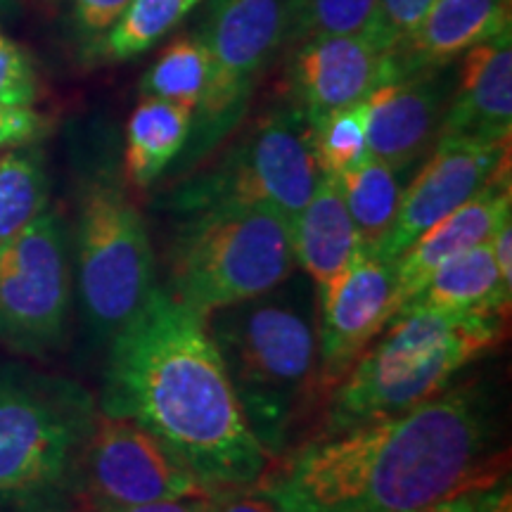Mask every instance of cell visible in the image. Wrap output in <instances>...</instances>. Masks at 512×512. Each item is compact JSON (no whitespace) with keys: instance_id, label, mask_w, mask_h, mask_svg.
<instances>
[{"instance_id":"6da1fadb","label":"cell","mask_w":512,"mask_h":512,"mask_svg":"<svg viewBox=\"0 0 512 512\" xmlns=\"http://www.w3.org/2000/svg\"><path fill=\"white\" fill-rule=\"evenodd\" d=\"M505 458L486 389L460 384L389 418L313 434L254 486L283 512H420L496 486Z\"/></svg>"},{"instance_id":"7a4b0ae2","label":"cell","mask_w":512,"mask_h":512,"mask_svg":"<svg viewBox=\"0 0 512 512\" xmlns=\"http://www.w3.org/2000/svg\"><path fill=\"white\" fill-rule=\"evenodd\" d=\"M100 411L147 427L214 491L252 486L271 465L204 318L164 287L112 337Z\"/></svg>"},{"instance_id":"3957f363","label":"cell","mask_w":512,"mask_h":512,"mask_svg":"<svg viewBox=\"0 0 512 512\" xmlns=\"http://www.w3.org/2000/svg\"><path fill=\"white\" fill-rule=\"evenodd\" d=\"M249 430L271 460L292 448L294 430L318 394V294L306 275L204 318Z\"/></svg>"},{"instance_id":"277c9868","label":"cell","mask_w":512,"mask_h":512,"mask_svg":"<svg viewBox=\"0 0 512 512\" xmlns=\"http://www.w3.org/2000/svg\"><path fill=\"white\" fill-rule=\"evenodd\" d=\"M505 318L494 313L403 309L363 351L325 401L318 434H335L430 401L501 344Z\"/></svg>"},{"instance_id":"5b68a950","label":"cell","mask_w":512,"mask_h":512,"mask_svg":"<svg viewBox=\"0 0 512 512\" xmlns=\"http://www.w3.org/2000/svg\"><path fill=\"white\" fill-rule=\"evenodd\" d=\"M292 221L266 204L185 214L169 247L164 290L200 318L283 285L294 273Z\"/></svg>"},{"instance_id":"8992f818","label":"cell","mask_w":512,"mask_h":512,"mask_svg":"<svg viewBox=\"0 0 512 512\" xmlns=\"http://www.w3.org/2000/svg\"><path fill=\"white\" fill-rule=\"evenodd\" d=\"M155 287V249L136 204L117 185L93 183L76 226V292L91 335L110 344Z\"/></svg>"},{"instance_id":"52a82bcc","label":"cell","mask_w":512,"mask_h":512,"mask_svg":"<svg viewBox=\"0 0 512 512\" xmlns=\"http://www.w3.org/2000/svg\"><path fill=\"white\" fill-rule=\"evenodd\" d=\"M93 415L76 384L0 368V498H29L69 479Z\"/></svg>"},{"instance_id":"ba28073f","label":"cell","mask_w":512,"mask_h":512,"mask_svg":"<svg viewBox=\"0 0 512 512\" xmlns=\"http://www.w3.org/2000/svg\"><path fill=\"white\" fill-rule=\"evenodd\" d=\"M320 176L311 124L292 107L261 119L211 174L183 185L171 200L183 216L219 204H266L294 221Z\"/></svg>"},{"instance_id":"9c48e42d","label":"cell","mask_w":512,"mask_h":512,"mask_svg":"<svg viewBox=\"0 0 512 512\" xmlns=\"http://www.w3.org/2000/svg\"><path fill=\"white\" fill-rule=\"evenodd\" d=\"M72 261L55 211L0 242V342L24 356H48L67 337Z\"/></svg>"},{"instance_id":"30bf717a","label":"cell","mask_w":512,"mask_h":512,"mask_svg":"<svg viewBox=\"0 0 512 512\" xmlns=\"http://www.w3.org/2000/svg\"><path fill=\"white\" fill-rule=\"evenodd\" d=\"M287 34V0H214L200 41L209 55L207 88L192 114V152L230 133L245 112L256 76Z\"/></svg>"},{"instance_id":"8fae6325","label":"cell","mask_w":512,"mask_h":512,"mask_svg":"<svg viewBox=\"0 0 512 512\" xmlns=\"http://www.w3.org/2000/svg\"><path fill=\"white\" fill-rule=\"evenodd\" d=\"M69 477L76 479V501L88 508L214 494V489L147 427L102 411L93 415V425Z\"/></svg>"},{"instance_id":"7c38bea8","label":"cell","mask_w":512,"mask_h":512,"mask_svg":"<svg viewBox=\"0 0 512 512\" xmlns=\"http://www.w3.org/2000/svg\"><path fill=\"white\" fill-rule=\"evenodd\" d=\"M318 294V394L328 401L373 339L392 320L394 261L358 249Z\"/></svg>"},{"instance_id":"4fadbf2b","label":"cell","mask_w":512,"mask_h":512,"mask_svg":"<svg viewBox=\"0 0 512 512\" xmlns=\"http://www.w3.org/2000/svg\"><path fill=\"white\" fill-rule=\"evenodd\" d=\"M505 169H510V140L441 133L432 157L403 188L399 214L377 254L394 261L427 228L463 207Z\"/></svg>"},{"instance_id":"5bb4252c","label":"cell","mask_w":512,"mask_h":512,"mask_svg":"<svg viewBox=\"0 0 512 512\" xmlns=\"http://www.w3.org/2000/svg\"><path fill=\"white\" fill-rule=\"evenodd\" d=\"M444 69L382 83L368 95V157L406 171L437 143L451 98Z\"/></svg>"},{"instance_id":"9a60e30c","label":"cell","mask_w":512,"mask_h":512,"mask_svg":"<svg viewBox=\"0 0 512 512\" xmlns=\"http://www.w3.org/2000/svg\"><path fill=\"white\" fill-rule=\"evenodd\" d=\"M510 207V169H505L498 171L472 200L434 223L411 247L403 249L394 259L392 318L418 297L441 266L494 238L496 230L512 219Z\"/></svg>"},{"instance_id":"2e32d148","label":"cell","mask_w":512,"mask_h":512,"mask_svg":"<svg viewBox=\"0 0 512 512\" xmlns=\"http://www.w3.org/2000/svg\"><path fill=\"white\" fill-rule=\"evenodd\" d=\"M297 110L313 126L387 83L384 53L366 36H328L299 43L290 64Z\"/></svg>"},{"instance_id":"e0dca14e","label":"cell","mask_w":512,"mask_h":512,"mask_svg":"<svg viewBox=\"0 0 512 512\" xmlns=\"http://www.w3.org/2000/svg\"><path fill=\"white\" fill-rule=\"evenodd\" d=\"M510 29V0H437L415 27L384 53L387 83L446 69L467 50Z\"/></svg>"},{"instance_id":"ac0fdd59","label":"cell","mask_w":512,"mask_h":512,"mask_svg":"<svg viewBox=\"0 0 512 512\" xmlns=\"http://www.w3.org/2000/svg\"><path fill=\"white\" fill-rule=\"evenodd\" d=\"M512 34L505 29L465 53L463 72L448 100L441 133L510 140Z\"/></svg>"},{"instance_id":"d6986e66","label":"cell","mask_w":512,"mask_h":512,"mask_svg":"<svg viewBox=\"0 0 512 512\" xmlns=\"http://www.w3.org/2000/svg\"><path fill=\"white\" fill-rule=\"evenodd\" d=\"M292 249L294 261L316 290L339 278L361 249L335 176H320L311 200L292 221Z\"/></svg>"},{"instance_id":"ffe728a7","label":"cell","mask_w":512,"mask_h":512,"mask_svg":"<svg viewBox=\"0 0 512 512\" xmlns=\"http://www.w3.org/2000/svg\"><path fill=\"white\" fill-rule=\"evenodd\" d=\"M512 292L498 278L489 242L456 256L432 275L418 297L403 309L439 313H494L508 316ZM401 309V311H403Z\"/></svg>"},{"instance_id":"44dd1931","label":"cell","mask_w":512,"mask_h":512,"mask_svg":"<svg viewBox=\"0 0 512 512\" xmlns=\"http://www.w3.org/2000/svg\"><path fill=\"white\" fill-rule=\"evenodd\" d=\"M192 110L159 98H143L126 126L124 169L133 188L145 190L164 174L190 140Z\"/></svg>"},{"instance_id":"7402d4cb","label":"cell","mask_w":512,"mask_h":512,"mask_svg":"<svg viewBox=\"0 0 512 512\" xmlns=\"http://www.w3.org/2000/svg\"><path fill=\"white\" fill-rule=\"evenodd\" d=\"M344 204L354 221L361 249L375 252L392 230L403 195L401 171L368 157L349 174L339 176Z\"/></svg>"},{"instance_id":"603a6c76","label":"cell","mask_w":512,"mask_h":512,"mask_svg":"<svg viewBox=\"0 0 512 512\" xmlns=\"http://www.w3.org/2000/svg\"><path fill=\"white\" fill-rule=\"evenodd\" d=\"M50 183L41 152L10 150L0 155V242L10 240L48 207Z\"/></svg>"},{"instance_id":"cb8c5ba5","label":"cell","mask_w":512,"mask_h":512,"mask_svg":"<svg viewBox=\"0 0 512 512\" xmlns=\"http://www.w3.org/2000/svg\"><path fill=\"white\" fill-rule=\"evenodd\" d=\"M209 76V55L200 38L169 43L140 81L143 98H159L195 114Z\"/></svg>"},{"instance_id":"d4e9b609","label":"cell","mask_w":512,"mask_h":512,"mask_svg":"<svg viewBox=\"0 0 512 512\" xmlns=\"http://www.w3.org/2000/svg\"><path fill=\"white\" fill-rule=\"evenodd\" d=\"M200 0H131L117 24L107 31L102 55L110 60H131L169 34Z\"/></svg>"},{"instance_id":"484cf974","label":"cell","mask_w":512,"mask_h":512,"mask_svg":"<svg viewBox=\"0 0 512 512\" xmlns=\"http://www.w3.org/2000/svg\"><path fill=\"white\" fill-rule=\"evenodd\" d=\"M313 157L323 176H344L368 159V98L330 112L311 126Z\"/></svg>"},{"instance_id":"4316f807","label":"cell","mask_w":512,"mask_h":512,"mask_svg":"<svg viewBox=\"0 0 512 512\" xmlns=\"http://www.w3.org/2000/svg\"><path fill=\"white\" fill-rule=\"evenodd\" d=\"M377 0H287V43L328 36H366Z\"/></svg>"},{"instance_id":"83f0119b","label":"cell","mask_w":512,"mask_h":512,"mask_svg":"<svg viewBox=\"0 0 512 512\" xmlns=\"http://www.w3.org/2000/svg\"><path fill=\"white\" fill-rule=\"evenodd\" d=\"M434 3L437 0H377L373 27L366 38H370L382 53H387L430 12Z\"/></svg>"},{"instance_id":"f1b7e54d","label":"cell","mask_w":512,"mask_h":512,"mask_svg":"<svg viewBox=\"0 0 512 512\" xmlns=\"http://www.w3.org/2000/svg\"><path fill=\"white\" fill-rule=\"evenodd\" d=\"M38 95L34 64L24 50L0 34V105L31 107Z\"/></svg>"},{"instance_id":"f546056e","label":"cell","mask_w":512,"mask_h":512,"mask_svg":"<svg viewBox=\"0 0 512 512\" xmlns=\"http://www.w3.org/2000/svg\"><path fill=\"white\" fill-rule=\"evenodd\" d=\"M46 131V121L31 107L0 105V150L34 143Z\"/></svg>"},{"instance_id":"4dcf8cb0","label":"cell","mask_w":512,"mask_h":512,"mask_svg":"<svg viewBox=\"0 0 512 512\" xmlns=\"http://www.w3.org/2000/svg\"><path fill=\"white\" fill-rule=\"evenodd\" d=\"M131 0H74V19L86 36H107Z\"/></svg>"},{"instance_id":"1f68e13d","label":"cell","mask_w":512,"mask_h":512,"mask_svg":"<svg viewBox=\"0 0 512 512\" xmlns=\"http://www.w3.org/2000/svg\"><path fill=\"white\" fill-rule=\"evenodd\" d=\"M209 512H283L256 486H233L211 494Z\"/></svg>"},{"instance_id":"d6a6232c","label":"cell","mask_w":512,"mask_h":512,"mask_svg":"<svg viewBox=\"0 0 512 512\" xmlns=\"http://www.w3.org/2000/svg\"><path fill=\"white\" fill-rule=\"evenodd\" d=\"M88 508V505H86ZM211 496L171 498V501H152L138 505H112V508H91L93 512H209Z\"/></svg>"},{"instance_id":"836d02e7","label":"cell","mask_w":512,"mask_h":512,"mask_svg":"<svg viewBox=\"0 0 512 512\" xmlns=\"http://www.w3.org/2000/svg\"><path fill=\"white\" fill-rule=\"evenodd\" d=\"M489 247L491 256H494L498 278H501L505 290L512 292V219L505 221L496 230L494 238L489 240Z\"/></svg>"},{"instance_id":"e575fe53","label":"cell","mask_w":512,"mask_h":512,"mask_svg":"<svg viewBox=\"0 0 512 512\" xmlns=\"http://www.w3.org/2000/svg\"><path fill=\"white\" fill-rule=\"evenodd\" d=\"M477 512H512V494L510 486L498 482L491 489L479 494V510Z\"/></svg>"},{"instance_id":"d590c367","label":"cell","mask_w":512,"mask_h":512,"mask_svg":"<svg viewBox=\"0 0 512 512\" xmlns=\"http://www.w3.org/2000/svg\"><path fill=\"white\" fill-rule=\"evenodd\" d=\"M22 512H93V510L86 508V505L79 501L62 503V501H55V498H46V491H43V494L29 496L27 508Z\"/></svg>"},{"instance_id":"8d00e7d4","label":"cell","mask_w":512,"mask_h":512,"mask_svg":"<svg viewBox=\"0 0 512 512\" xmlns=\"http://www.w3.org/2000/svg\"><path fill=\"white\" fill-rule=\"evenodd\" d=\"M479 494L482 491H472V494H458L451 498H444V501L432 503L430 508L420 512H477L479 510Z\"/></svg>"}]
</instances>
